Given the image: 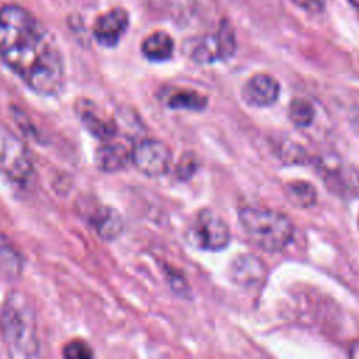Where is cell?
Segmentation results:
<instances>
[{"label": "cell", "instance_id": "cell-18", "mask_svg": "<svg viewBox=\"0 0 359 359\" xmlns=\"http://www.w3.org/2000/svg\"><path fill=\"white\" fill-rule=\"evenodd\" d=\"M316 116V109L313 104L304 98H294L289 105V118L290 121L299 126H309Z\"/></svg>", "mask_w": 359, "mask_h": 359}, {"label": "cell", "instance_id": "cell-7", "mask_svg": "<svg viewBox=\"0 0 359 359\" xmlns=\"http://www.w3.org/2000/svg\"><path fill=\"white\" fill-rule=\"evenodd\" d=\"M129 27V14L121 7L111 8L97 17L93 34L98 43L107 48L115 46Z\"/></svg>", "mask_w": 359, "mask_h": 359}, {"label": "cell", "instance_id": "cell-13", "mask_svg": "<svg viewBox=\"0 0 359 359\" xmlns=\"http://www.w3.org/2000/svg\"><path fill=\"white\" fill-rule=\"evenodd\" d=\"M95 160L102 171H119L130 161V151L121 143H107L98 149Z\"/></svg>", "mask_w": 359, "mask_h": 359}, {"label": "cell", "instance_id": "cell-10", "mask_svg": "<svg viewBox=\"0 0 359 359\" xmlns=\"http://www.w3.org/2000/svg\"><path fill=\"white\" fill-rule=\"evenodd\" d=\"M76 111L79 118L81 119V122L93 136L102 140H108L115 135L116 128L114 122L107 119L104 115H101L93 101L77 100Z\"/></svg>", "mask_w": 359, "mask_h": 359}, {"label": "cell", "instance_id": "cell-16", "mask_svg": "<svg viewBox=\"0 0 359 359\" xmlns=\"http://www.w3.org/2000/svg\"><path fill=\"white\" fill-rule=\"evenodd\" d=\"M286 198L297 208H309L317 199L316 188L306 181H292L285 187Z\"/></svg>", "mask_w": 359, "mask_h": 359}, {"label": "cell", "instance_id": "cell-11", "mask_svg": "<svg viewBox=\"0 0 359 359\" xmlns=\"http://www.w3.org/2000/svg\"><path fill=\"white\" fill-rule=\"evenodd\" d=\"M90 224L105 240L116 238L123 230V220L121 215L109 206H97L91 210L88 217Z\"/></svg>", "mask_w": 359, "mask_h": 359}, {"label": "cell", "instance_id": "cell-5", "mask_svg": "<svg viewBox=\"0 0 359 359\" xmlns=\"http://www.w3.org/2000/svg\"><path fill=\"white\" fill-rule=\"evenodd\" d=\"M236 48L234 34L227 22H222L215 34L196 38L189 49L191 57L198 63H212L227 59Z\"/></svg>", "mask_w": 359, "mask_h": 359}, {"label": "cell", "instance_id": "cell-12", "mask_svg": "<svg viewBox=\"0 0 359 359\" xmlns=\"http://www.w3.org/2000/svg\"><path fill=\"white\" fill-rule=\"evenodd\" d=\"M264 265L254 255H241L231 265V278L241 286H255L264 279Z\"/></svg>", "mask_w": 359, "mask_h": 359}, {"label": "cell", "instance_id": "cell-20", "mask_svg": "<svg viewBox=\"0 0 359 359\" xmlns=\"http://www.w3.org/2000/svg\"><path fill=\"white\" fill-rule=\"evenodd\" d=\"M296 6L307 10V11H311V13H317V11H321L324 7H325V3L327 0H292Z\"/></svg>", "mask_w": 359, "mask_h": 359}, {"label": "cell", "instance_id": "cell-21", "mask_svg": "<svg viewBox=\"0 0 359 359\" xmlns=\"http://www.w3.org/2000/svg\"><path fill=\"white\" fill-rule=\"evenodd\" d=\"M196 168V164H195V160L194 158H182L181 164L178 165V172L181 174L182 178H187L189 177Z\"/></svg>", "mask_w": 359, "mask_h": 359}, {"label": "cell", "instance_id": "cell-17", "mask_svg": "<svg viewBox=\"0 0 359 359\" xmlns=\"http://www.w3.org/2000/svg\"><path fill=\"white\" fill-rule=\"evenodd\" d=\"M167 105L172 109H188V111H202L208 105L206 97L202 94L192 91V90H181L172 93L168 100Z\"/></svg>", "mask_w": 359, "mask_h": 359}, {"label": "cell", "instance_id": "cell-8", "mask_svg": "<svg viewBox=\"0 0 359 359\" xmlns=\"http://www.w3.org/2000/svg\"><path fill=\"white\" fill-rule=\"evenodd\" d=\"M279 83L275 77L259 73L252 76L243 87V100L252 107L272 105L279 97Z\"/></svg>", "mask_w": 359, "mask_h": 359}, {"label": "cell", "instance_id": "cell-1", "mask_svg": "<svg viewBox=\"0 0 359 359\" xmlns=\"http://www.w3.org/2000/svg\"><path fill=\"white\" fill-rule=\"evenodd\" d=\"M0 57L32 91L57 94L65 84V62L56 38L27 8H0Z\"/></svg>", "mask_w": 359, "mask_h": 359}, {"label": "cell", "instance_id": "cell-6", "mask_svg": "<svg viewBox=\"0 0 359 359\" xmlns=\"http://www.w3.org/2000/svg\"><path fill=\"white\" fill-rule=\"evenodd\" d=\"M130 161L149 177H158L167 172L171 164V151L167 144L154 139L139 142L130 151Z\"/></svg>", "mask_w": 359, "mask_h": 359}, {"label": "cell", "instance_id": "cell-3", "mask_svg": "<svg viewBox=\"0 0 359 359\" xmlns=\"http://www.w3.org/2000/svg\"><path fill=\"white\" fill-rule=\"evenodd\" d=\"M238 220L248 238L265 251H280L293 238V223L280 212L248 206L240 210Z\"/></svg>", "mask_w": 359, "mask_h": 359}, {"label": "cell", "instance_id": "cell-23", "mask_svg": "<svg viewBox=\"0 0 359 359\" xmlns=\"http://www.w3.org/2000/svg\"><path fill=\"white\" fill-rule=\"evenodd\" d=\"M352 1V4L356 7V8H359V0H351Z\"/></svg>", "mask_w": 359, "mask_h": 359}, {"label": "cell", "instance_id": "cell-2", "mask_svg": "<svg viewBox=\"0 0 359 359\" xmlns=\"http://www.w3.org/2000/svg\"><path fill=\"white\" fill-rule=\"evenodd\" d=\"M0 332L14 358H34L39 353L35 314L27 297L10 293L0 311Z\"/></svg>", "mask_w": 359, "mask_h": 359}, {"label": "cell", "instance_id": "cell-24", "mask_svg": "<svg viewBox=\"0 0 359 359\" xmlns=\"http://www.w3.org/2000/svg\"><path fill=\"white\" fill-rule=\"evenodd\" d=\"M358 224H359V217H358Z\"/></svg>", "mask_w": 359, "mask_h": 359}, {"label": "cell", "instance_id": "cell-19", "mask_svg": "<svg viewBox=\"0 0 359 359\" xmlns=\"http://www.w3.org/2000/svg\"><path fill=\"white\" fill-rule=\"evenodd\" d=\"M93 351L91 348L80 339L70 341L65 348H63V356L69 359H88L93 358Z\"/></svg>", "mask_w": 359, "mask_h": 359}, {"label": "cell", "instance_id": "cell-4", "mask_svg": "<svg viewBox=\"0 0 359 359\" xmlns=\"http://www.w3.org/2000/svg\"><path fill=\"white\" fill-rule=\"evenodd\" d=\"M189 237L198 248L219 251L230 243V230L222 216L210 209H202L195 216Z\"/></svg>", "mask_w": 359, "mask_h": 359}, {"label": "cell", "instance_id": "cell-15", "mask_svg": "<svg viewBox=\"0 0 359 359\" xmlns=\"http://www.w3.org/2000/svg\"><path fill=\"white\" fill-rule=\"evenodd\" d=\"M22 272V255L14 244L0 233V275L7 279H15Z\"/></svg>", "mask_w": 359, "mask_h": 359}, {"label": "cell", "instance_id": "cell-22", "mask_svg": "<svg viewBox=\"0 0 359 359\" xmlns=\"http://www.w3.org/2000/svg\"><path fill=\"white\" fill-rule=\"evenodd\" d=\"M349 356L355 358V359H359V341L352 344V346L349 349Z\"/></svg>", "mask_w": 359, "mask_h": 359}, {"label": "cell", "instance_id": "cell-14", "mask_svg": "<svg viewBox=\"0 0 359 359\" xmlns=\"http://www.w3.org/2000/svg\"><path fill=\"white\" fill-rule=\"evenodd\" d=\"M142 52L147 59L153 62L167 60L172 56L174 41L167 32H153L142 42Z\"/></svg>", "mask_w": 359, "mask_h": 359}, {"label": "cell", "instance_id": "cell-9", "mask_svg": "<svg viewBox=\"0 0 359 359\" xmlns=\"http://www.w3.org/2000/svg\"><path fill=\"white\" fill-rule=\"evenodd\" d=\"M0 167L15 181H25L31 171V161L21 143L11 139L0 153Z\"/></svg>", "mask_w": 359, "mask_h": 359}]
</instances>
